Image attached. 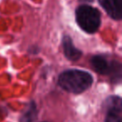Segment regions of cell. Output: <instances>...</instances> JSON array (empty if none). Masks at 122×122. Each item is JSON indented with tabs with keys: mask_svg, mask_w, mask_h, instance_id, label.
<instances>
[{
	"mask_svg": "<svg viewBox=\"0 0 122 122\" xmlns=\"http://www.w3.org/2000/svg\"><path fill=\"white\" fill-rule=\"evenodd\" d=\"M90 64H91L92 68L98 74L110 76L113 70L115 60L110 61L102 55H95L91 58Z\"/></svg>",
	"mask_w": 122,
	"mask_h": 122,
	"instance_id": "obj_4",
	"label": "cell"
},
{
	"mask_svg": "<svg viewBox=\"0 0 122 122\" xmlns=\"http://www.w3.org/2000/svg\"><path fill=\"white\" fill-rule=\"evenodd\" d=\"M86 1H93V0H86Z\"/></svg>",
	"mask_w": 122,
	"mask_h": 122,
	"instance_id": "obj_8",
	"label": "cell"
},
{
	"mask_svg": "<svg viewBox=\"0 0 122 122\" xmlns=\"http://www.w3.org/2000/svg\"><path fill=\"white\" fill-rule=\"evenodd\" d=\"M62 46L65 57L71 61H77L82 56V52L73 44L70 36H65L62 39Z\"/></svg>",
	"mask_w": 122,
	"mask_h": 122,
	"instance_id": "obj_6",
	"label": "cell"
},
{
	"mask_svg": "<svg viewBox=\"0 0 122 122\" xmlns=\"http://www.w3.org/2000/svg\"><path fill=\"white\" fill-rule=\"evenodd\" d=\"M75 18L78 25L82 30L94 34L100 25V13L98 9L90 5H81L75 11Z\"/></svg>",
	"mask_w": 122,
	"mask_h": 122,
	"instance_id": "obj_2",
	"label": "cell"
},
{
	"mask_svg": "<svg viewBox=\"0 0 122 122\" xmlns=\"http://www.w3.org/2000/svg\"><path fill=\"white\" fill-rule=\"evenodd\" d=\"M109 16L115 20L122 18V0H99Z\"/></svg>",
	"mask_w": 122,
	"mask_h": 122,
	"instance_id": "obj_5",
	"label": "cell"
},
{
	"mask_svg": "<svg viewBox=\"0 0 122 122\" xmlns=\"http://www.w3.org/2000/svg\"><path fill=\"white\" fill-rule=\"evenodd\" d=\"M92 83V75L83 70H66L59 77V85L61 88L74 94H80L85 91L91 86Z\"/></svg>",
	"mask_w": 122,
	"mask_h": 122,
	"instance_id": "obj_1",
	"label": "cell"
},
{
	"mask_svg": "<svg viewBox=\"0 0 122 122\" xmlns=\"http://www.w3.org/2000/svg\"><path fill=\"white\" fill-rule=\"evenodd\" d=\"M37 107L34 101L30 102L20 118V122H34L37 119Z\"/></svg>",
	"mask_w": 122,
	"mask_h": 122,
	"instance_id": "obj_7",
	"label": "cell"
},
{
	"mask_svg": "<svg viewBox=\"0 0 122 122\" xmlns=\"http://www.w3.org/2000/svg\"><path fill=\"white\" fill-rule=\"evenodd\" d=\"M106 108L105 122H122V105L120 97L111 96L107 99Z\"/></svg>",
	"mask_w": 122,
	"mask_h": 122,
	"instance_id": "obj_3",
	"label": "cell"
}]
</instances>
